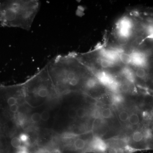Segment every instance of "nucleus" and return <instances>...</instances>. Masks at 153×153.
<instances>
[{"instance_id": "1", "label": "nucleus", "mask_w": 153, "mask_h": 153, "mask_svg": "<svg viewBox=\"0 0 153 153\" xmlns=\"http://www.w3.org/2000/svg\"><path fill=\"white\" fill-rule=\"evenodd\" d=\"M40 7L41 2L36 0L16 1L4 4L1 15L8 24L29 30Z\"/></svg>"}, {"instance_id": "2", "label": "nucleus", "mask_w": 153, "mask_h": 153, "mask_svg": "<svg viewBox=\"0 0 153 153\" xmlns=\"http://www.w3.org/2000/svg\"><path fill=\"white\" fill-rule=\"evenodd\" d=\"M108 146L109 145L104 140L99 137H95L88 145V152L104 153L107 150Z\"/></svg>"}, {"instance_id": "3", "label": "nucleus", "mask_w": 153, "mask_h": 153, "mask_svg": "<svg viewBox=\"0 0 153 153\" xmlns=\"http://www.w3.org/2000/svg\"><path fill=\"white\" fill-rule=\"evenodd\" d=\"M32 91L33 93L36 94L37 96L41 98L47 97L50 94L49 86L42 83H40L39 85L35 86Z\"/></svg>"}, {"instance_id": "4", "label": "nucleus", "mask_w": 153, "mask_h": 153, "mask_svg": "<svg viewBox=\"0 0 153 153\" xmlns=\"http://www.w3.org/2000/svg\"><path fill=\"white\" fill-rule=\"evenodd\" d=\"M86 145L85 140L78 138L74 141L73 143V148L74 150L76 152L84 153L88 152V148Z\"/></svg>"}, {"instance_id": "5", "label": "nucleus", "mask_w": 153, "mask_h": 153, "mask_svg": "<svg viewBox=\"0 0 153 153\" xmlns=\"http://www.w3.org/2000/svg\"><path fill=\"white\" fill-rule=\"evenodd\" d=\"M22 143L21 140L18 137L13 138L11 141V144L12 147L18 149L23 147V146H22Z\"/></svg>"}, {"instance_id": "6", "label": "nucleus", "mask_w": 153, "mask_h": 153, "mask_svg": "<svg viewBox=\"0 0 153 153\" xmlns=\"http://www.w3.org/2000/svg\"><path fill=\"white\" fill-rule=\"evenodd\" d=\"M102 117L104 119L110 118L112 116V111L109 108H105L102 110L100 112Z\"/></svg>"}, {"instance_id": "7", "label": "nucleus", "mask_w": 153, "mask_h": 153, "mask_svg": "<svg viewBox=\"0 0 153 153\" xmlns=\"http://www.w3.org/2000/svg\"><path fill=\"white\" fill-rule=\"evenodd\" d=\"M130 115L126 111H122L119 114L120 120L122 122H126L128 120Z\"/></svg>"}, {"instance_id": "8", "label": "nucleus", "mask_w": 153, "mask_h": 153, "mask_svg": "<svg viewBox=\"0 0 153 153\" xmlns=\"http://www.w3.org/2000/svg\"><path fill=\"white\" fill-rule=\"evenodd\" d=\"M31 119L34 123H38L41 120V114L38 113H34L31 116Z\"/></svg>"}, {"instance_id": "9", "label": "nucleus", "mask_w": 153, "mask_h": 153, "mask_svg": "<svg viewBox=\"0 0 153 153\" xmlns=\"http://www.w3.org/2000/svg\"><path fill=\"white\" fill-rule=\"evenodd\" d=\"M76 115L77 117L79 118H83L86 115V111L84 108H79L76 110Z\"/></svg>"}, {"instance_id": "10", "label": "nucleus", "mask_w": 153, "mask_h": 153, "mask_svg": "<svg viewBox=\"0 0 153 153\" xmlns=\"http://www.w3.org/2000/svg\"><path fill=\"white\" fill-rule=\"evenodd\" d=\"M68 117L70 118L74 119L77 117L76 115V110L74 109V108H71L68 111Z\"/></svg>"}, {"instance_id": "11", "label": "nucleus", "mask_w": 153, "mask_h": 153, "mask_svg": "<svg viewBox=\"0 0 153 153\" xmlns=\"http://www.w3.org/2000/svg\"><path fill=\"white\" fill-rule=\"evenodd\" d=\"M41 120L44 121L49 120L50 114L48 111H44L41 114Z\"/></svg>"}, {"instance_id": "12", "label": "nucleus", "mask_w": 153, "mask_h": 153, "mask_svg": "<svg viewBox=\"0 0 153 153\" xmlns=\"http://www.w3.org/2000/svg\"><path fill=\"white\" fill-rule=\"evenodd\" d=\"M17 102V99L16 97H11L7 100L8 104L10 106L14 105L16 104Z\"/></svg>"}, {"instance_id": "13", "label": "nucleus", "mask_w": 153, "mask_h": 153, "mask_svg": "<svg viewBox=\"0 0 153 153\" xmlns=\"http://www.w3.org/2000/svg\"><path fill=\"white\" fill-rule=\"evenodd\" d=\"M22 143H26L28 142L29 140V137L27 134H22L19 137Z\"/></svg>"}, {"instance_id": "14", "label": "nucleus", "mask_w": 153, "mask_h": 153, "mask_svg": "<svg viewBox=\"0 0 153 153\" xmlns=\"http://www.w3.org/2000/svg\"><path fill=\"white\" fill-rule=\"evenodd\" d=\"M10 110L11 112L14 113H16L19 110V106L17 104L14 105L10 106Z\"/></svg>"}, {"instance_id": "15", "label": "nucleus", "mask_w": 153, "mask_h": 153, "mask_svg": "<svg viewBox=\"0 0 153 153\" xmlns=\"http://www.w3.org/2000/svg\"><path fill=\"white\" fill-rule=\"evenodd\" d=\"M17 153H30L28 152L27 149L25 148V147L23 146L21 149H19Z\"/></svg>"}, {"instance_id": "16", "label": "nucleus", "mask_w": 153, "mask_h": 153, "mask_svg": "<svg viewBox=\"0 0 153 153\" xmlns=\"http://www.w3.org/2000/svg\"><path fill=\"white\" fill-rule=\"evenodd\" d=\"M36 153H50L48 151L44 150H40L36 152Z\"/></svg>"}]
</instances>
